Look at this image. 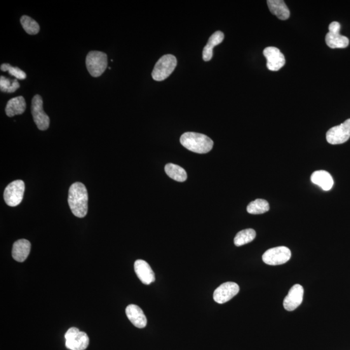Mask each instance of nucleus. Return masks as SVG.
I'll list each match as a JSON object with an SVG mask.
<instances>
[{"label":"nucleus","instance_id":"nucleus-1","mask_svg":"<svg viewBox=\"0 0 350 350\" xmlns=\"http://www.w3.org/2000/svg\"><path fill=\"white\" fill-rule=\"evenodd\" d=\"M88 195L85 185L76 182L70 187L68 204L73 214L77 217L83 218L88 212Z\"/></svg>","mask_w":350,"mask_h":350},{"label":"nucleus","instance_id":"nucleus-2","mask_svg":"<svg viewBox=\"0 0 350 350\" xmlns=\"http://www.w3.org/2000/svg\"><path fill=\"white\" fill-rule=\"evenodd\" d=\"M180 141L183 146L196 153H207L213 146V140L203 134L185 133L181 136Z\"/></svg>","mask_w":350,"mask_h":350},{"label":"nucleus","instance_id":"nucleus-3","mask_svg":"<svg viewBox=\"0 0 350 350\" xmlns=\"http://www.w3.org/2000/svg\"><path fill=\"white\" fill-rule=\"evenodd\" d=\"M86 65L91 76L98 77L102 76L107 69L108 60L107 54L99 51L89 52L86 58Z\"/></svg>","mask_w":350,"mask_h":350},{"label":"nucleus","instance_id":"nucleus-4","mask_svg":"<svg viewBox=\"0 0 350 350\" xmlns=\"http://www.w3.org/2000/svg\"><path fill=\"white\" fill-rule=\"evenodd\" d=\"M177 60L173 55H164L158 60L152 72V79L162 81L168 78L177 67Z\"/></svg>","mask_w":350,"mask_h":350},{"label":"nucleus","instance_id":"nucleus-5","mask_svg":"<svg viewBox=\"0 0 350 350\" xmlns=\"http://www.w3.org/2000/svg\"><path fill=\"white\" fill-rule=\"evenodd\" d=\"M66 346L70 350H84L89 345L88 335L78 328L73 327L65 335Z\"/></svg>","mask_w":350,"mask_h":350},{"label":"nucleus","instance_id":"nucleus-6","mask_svg":"<svg viewBox=\"0 0 350 350\" xmlns=\"http://www.w3.org/2000/svg\"><path fill=\"white\" fill-rule=\"evenodd\" d=\"M25 191L23 181L16 180L10 183L5 189L4 197L8 206L15 207L22 203Z\"/></svg>","mask_w":350,"mask_h":350},{"label":"nucleus","instance_id":"nucleus-7","mask_svg":"<svg viewBox=\"0 0 350 350\" xmlns=\"http://www.w3.org/2000/svg\"><path fill=\"white\" fill-rule=\"evenodd\" d=\"M291 252L286 246H278L268 250L262 256L265 264L269 265H279L286 264L290 260Z\"/></svg>","mask_w":350,"mask_h":350},{"label":"nucleus","instance_id":"nucleus-8","mask_svg":"<svg viewBox=\"0 0 350 350\" xmlns=\"http://www.w3.org/2000/svg\"><path fill=\"white\" fill-rule=\"evenodd\" d=\"M31 113L35 124L41 131L49 128L50 119L43 109V100L41 96L36 95L32 100Z\"/></svg>","mask_w":350,"mask_h":350},{"label":"nucleus","instance_id":"nucleus-9","mask_svg":"<svg viewBox=\"0 0 350 350\" xmlns=\"http://www.w3.org/2000/svg\"><path fill=\"white\" fill-rule=\"evenodd\" d=\"M350 138V119L340 125L333 126L326 133V140L331 145L342 144Z\"/></svg>","mask_w":350,"mask_h":350},{"label":"nucleus","instance_id":"nucleus-10","mask_svg":"<svg viewBox=\"0 0 350 350\" xmlns=\"http://www.w3.org/2000/svg\"><path fill=\"white\" fill-rule=\"evenodd\" d=\"M340 25L333 22L329 25V32L326 36V44L331 49L346 48L349 45V39L340 34Z\"/></svg>","mask_w":350,"mask_h":350},{"label":"nucleus","instance_id":"nucleus-11","mask_svg":"<svg viewBox=\"0 0 350 350\" xmlns=\"http://www.w3.org/2000/svg\"><path fill=\"white\" fill-rule=\"evenodd\" d=\"M239 292V287L236 283L226 282L221 284L213 293V299L218 304H222L230 301Z\"/></svg>","mask_w":350,"mask_h":350},{"label":"nucleus","instance_id":"nucleus-12","mask_svg":"<svg viewBox=\"0 0 350 350\" xmlns=\"http://www.w3.org/2000/svg\"><path fill=\"white\" fill-rule=\"evenodd\" d=\"M267 67L271 71H278L285 64V58L280 50L275 47H268L264 50Z\"/></svg>","mask_w":350,"mask_h":350},{"label":"nucleus","instance_id":"nucleus-13","mask_svg":"<svg viewBox=\"0 0 350 350\" xmlns=\"http://www.w3.org/2000/svg\"><path fill=\"white\" fill-rule=\"evenodd\" d=\"M304 288L300 284H296L290 289L284 298L283 307L287 311H293L301 305L304 298Z\"/></svg>","mask_w":350,"mask_h":350},{"label":"nucleus","instance_id":"nucleus-14","mask_svg":"<svg viewBox=\"0 0 350 350\" xmlns=\"http://www.w3.org/2000/svg\"><path fill=\"white\" fill-rule=\"evenodd\" d=\"M135 271L138 278L145 285H150L155 281V276L151 267L144 260H138L135 263Z\"/></svg>","mask_w":350,"mask_h":350},{"label":"nucleus","instance_id":"nucleus-15","mask_svg":"<svg viewBox=\"0 0 350 350\" xmlns=\"http://www.w3.org/2000/svg\"><path fill=\"white\" fill-rule=\"evenodd\" d=\"M125 312L129 321L135 327L144 328L146 326L147 323L146 316L139 306L135 304L129 305L126 307Z\"/></svg>","mask_w":350,"mask_h":350},{"label":"nucleus","instance_id":"nucleus-16","mask_svg":"<svg viewBox=\"0 0 350 350\" xmlns=\"http://www.w3.org/2000/svg\"><path fill=\"white\" fill-rule=\"evenodd\" d=\"M30 243L27 239H20L14 243L12 256L18 262H23L27 259L30 251Z\"/></svg>","mask_w":350,"mask_h":350},{"label":"nucleus","instance_id":"nucleus-17","mask_svg":"<svg viewBox=\"0 0 350 350\" xmlns=\"http://www.w3.org/2000/svg\"><path fill=\"white\" fill-rule=\"evenodd\" d=\"M311 180L314 184L318 185L324 191H329L333 186L334 181L328 171L320 170L314 171L312 174Z\"/></svg>","mask_w":350,"mask_h":350},{"label":"nucleus","instance_id":"nucleus-18","mask_svg":"<svg viewBox=\"0 0 350 350\" xmlns=\"http://www.w3.org/2000/svg\"><path fill=\"white\" fill-rule=\"evenodd\" d=\"M267 5L272 15L279 20H285L290 18V9L283 0H268Z\"/></svg>","mask_w":350,"mask_h":350},{"label":"nucleus","instance_id":"nucleus-19","mask_svg":"<svg viewBox=\"0 0 350 350\" xmlns=\"http://www.w3.org/2000/svg\"><path fill=\"white\" fill-rule=\"evenodd\" d=\"M26 109V103L22 96H18L11 99L8 102L6 108V112L8 117H13L16 115L24 113Z\"/></svg>","mask_w":350,"mask_h":350},{"label":"nucleus","instance_id":"nucleus-20","mask_svg":"<svg viewBox=\"0 0 350 350\" xmlns=\"http://www.w3.org/2000/svg\"><path fill=\"white\" fill-rule=\"evenodd\" d=\"M224 38L225 35L221 31L215 32L211 35L203 49V58L204 61H210L212 58L213 48L221 43Z\"/></svg>","mask_w":350,"mask_h":350},{"label":"nucleus","instance_id":"nucleus-21","mask_svg":"<svg viewBox=\"0 0 350 350\" xmlns=\"http://www.w3.org/2000/svg\"><path fill=\"white\" fill-rule=\"evenodd\" d=\"M165 171L169 177L178 182H184L187 179L186 172L179 166L173 164H167Z\"/></svg>","mask_w":350,"mask_h":350},{"label":"nucleus","instance_id":"nucleus-22","mask_svg":"<svg viewBox=\"0 0 350 350\" xmlns=\"http://www.w3.org/2000/svg\"><path fill=\"white\" fill-rule=\"evenodd\" d=\"M269 209V204L267 201L264 199H256L248 204L246 210L250 214L258 215L267 212Z\"/></svg>","mask_w":350,"mask_h":350},{"label":"nucleus","instance_id":"nucleus-23","mask_svg":"<svg viewBox=\"0 0 350 350\" xmlns=\"http://www.w3.org/2000/svg\"><path fill=\"white\" fill-rule=\"evenodd\" d=\"M256 233L254 230L248 229L238 232L234 238L236 246H241L252 242L255 239Z\"/></svg>","mask_w":350,"mask_h":350},{"label":"nucleus","instance_id":"nucleus-24","mask_svg":"<svg viewBox=\"0 0 350 350\" xmlns=\"http://www.w3.org/2000/svg\"><path fill=\"white\" fill-rule=\"evenodd\" d=\"M20 23L23 29L27 34L35 35L39 34L40 31L39 23L29 16H22L20 18Z\"/></svg>","mask_w":350,"mask_h":350},{"label":"nucleus","instance_id":"nucleus-25","mask_svg":"<svg viewBox=\"0 0 350 350\" xmlns=\"http://www.w3.org/2000/svg\"><path fill=\"white\" fill-rule=\"evenodd\" d=\"M20 88V84L17 79L10 80L6 77H0V89L2 92L14 93Z\"/></svg>","mask_w":350,"mask_h":350},{"label":"nucleus","instance_id":"nucleus-26","mask_svg":"<svg viewBox=\"0 0 350 350\" xmlns=\"http://www.w3.org/2000/svg\"><path fill=\"white\" fill-rule=\"evenodd\" d=\"M1 70L3 72H8L12 76L15 77L16 79L24 80L26 79V74L23 70L18 67H12L9 64H3L1 66Z\"/></svg>","mask_w":350,"mask_h":350}]
</instances>
